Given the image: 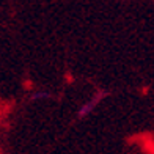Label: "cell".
I'll list each match as a JSON object with an SVG mask.
<instances>
[{
    "instance_id": "1",
    "label": "cell",
    "mask_w": 154,
    "mask_h": 154,
    "mask_svg": "<svg viewBox=\"0 0 154 154\" xmlns=\"http://www.w3.org/2000/svg\"><path fill=\"white\" fill-rule=\"evenodd\" d=\"M93 109V102H88V104H85L80 110H79V118H83V116H87L88 115V112Z\"/></svg>"
}]
</instances>
